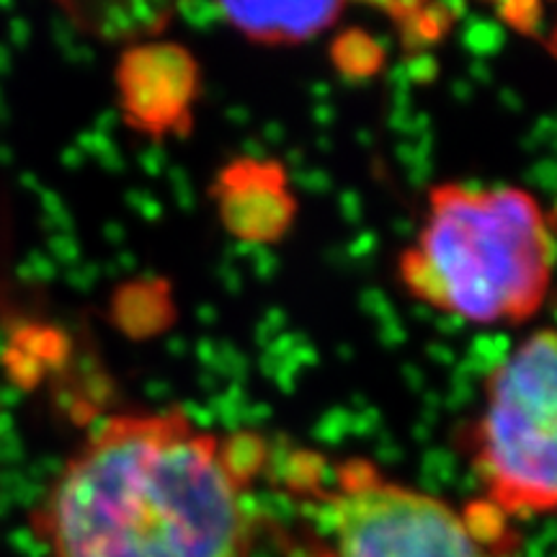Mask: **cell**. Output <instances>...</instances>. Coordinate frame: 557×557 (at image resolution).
I'll return each mask as SVG.
<instances>
[{
    "instance_id": "10",
    "label": "cell",
    "mask_w": 557,
    "mask_h": 557,
    "mask_svg": "<svg viewBox=\"0 0 557 557\" xmlns=\"http://www.w3.org/2000/svg\"><path fill=\"white\" fill-rule=\"evenodd\" d=\"M498 13H500V18L511 26V29H517L521 34H534L542 21V5H537V3L498 5Z\"/></svg>"
},
{
    "instance_id": "3",
    "label": "cell",
    "mask_w": 557,
    "mask_h": 557,
    "mask_svg": "<svg viewBox=\"0 0 557 557\" xmlns=\"http://www.w3.org/2000/svg\"><path fill=\"white\" fill-rule=\"evenodd\" d=\"M475 470L500 517H542L557 504L555 331L521 341L485 385L472 434Z\"/></svg>"
},
{
    "instance_id": "4",
    "label": "cell",
    "mask_w": 557,
    "mask_h": 557,
    "mask_svg": "<svg viewBox=\"0 0 557 557\" xmlns=\"http://www.w3.org/2000/svg\"><path fill=\"white\" fill-rule=\"evenodd\" d=\"M315 496V557H498L468 513L385 478L361 457L336 465L331 487Z\"/></svg>"
},
{
    "instance_id": "9",
    "label": "cell",
    "mask_w": 557,
    "mask_h": 557,
    "mask_svg": "<svg viewBox=\"0 0 557 557\" xmlns=\"http://www.w3.org/2000/svg\"><path fill=\"white\" fill-rule=\"evenodd\" d=\"M333 60H336V67L348 78H367V75L380 70L382 50L377 41L367 37L364 32H348L336 39Z\"/></svg>"
},
{
    "instance_id": "1",
    "label": "cell",
    "mask_w": 557,
    "mask_h": 557,
    "mask_svg": "<svg viewBox=\"0 0 557 557\" xmlns=\"http://www.w3.org/2000/svg\"><path fill=\"white\" fill-rule=\"evenodd\" d=\"M248 483L181 408L116 413L52 483L39 540L50 557H250Z\"/></svg>"
},
{
    "instance_id": "8",
    "label": "cell",
    "mask_w": 557,
    "mask_h": 557,
    "mask_svg": "<svg viewBox=\"0 0 557 557\" xmlns=\"http://www.w3.org/2000/svg\"><path fill=\"white\" fill-rule=\"evenodd\" d=\"M385 11L398 24L403 41L413 47V52L436 45L455 24V9L449 5H385Z\"/></svg>"
},
{
    "instance_id": "2",
    "label": "cell",
    "mask_w": 557,
    "mask_h": 557,
    "mask_svg": "<svg viewBox=\"0 0 557 557\" xmlns=\"http://www.w3.org/2000/svg\"><path fill=\"white\" fill-rule=\"evenodd\" d=\"M553 248V222L532 191L438 184L398 274L438 312L478 325L524 323L547 299Z\"/></svg>"
},
{
    "instance_id": "7",
    "label": "cell",
    "mask_w": 557,
    "mask_h": 557,
    "mask_svg": "<svg viewBox=\"0 0 557 557\" xmlns=\"http://www.w3.org/2000/svg\"><path fill=\"white\" fill-rule=\"evenodd\" d=\"M222 18L256 45H299L323 34L344 11L341 3H222Z\"/></svg>"
},
{
    "instance_id": "6",
    "label": "cell",
    "mask_w": 557,
    "mask_h": 557,
    "mask_svg": "<svg viewBox=\"0 0 557 557\" xmlns=\"http://www.w3.org/2000/svg\"><path fill=\"white\" fill-rule=\"evenodd\" d=\"M214 197L225 227L243 240H276L295 214L287 176L271 163H233L222 171Z\"/></svg>"
},
{
    "instance_id": "5",
    "label": "cell",
    "mask_w": 557,
    "mask_h": 557,
    "mask_svg": "<svg viewBox=\"0 0 557 557\" xmlns=\"http://www.w3.org/2000/svg\"><path fill=\"white\" fill-rule=\"evenodd\" d=\"M120 94L124 116L148 135H169L189 122L197 96V62L176 45L135 47L122 58Z\"/></svg>"
}]
</instances>
